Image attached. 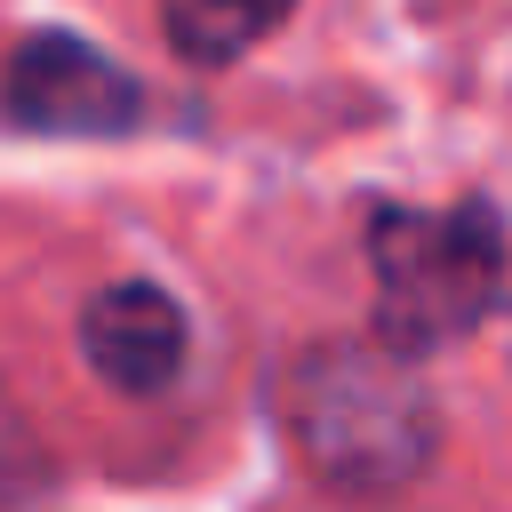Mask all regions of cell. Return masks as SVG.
I'll return each instance as SVG.
<instances>
[{
    "label": "cell",
    "mask_w": 512,
    "mask_h": 512,
    "mask_svg": "<svg viewBox=\"0 0 512 512\" xmlns=\"http://www.w3.org/2000/svg\"><path fill=\"white\" fill-rule=\"evenodd\" d=\"M288 8H296V0H160V32H168V48L192 56V64H232V56H248L264 32H280Z\"/></svg>",
    "instance_id": "cell-5"
},
{
    "label": "cell",
    "mask_w": 512,
    "mask_h": 512,
    "mask_svg": "<svg viewBox=\"0 0 512 512\" xmlns=\"http://www.w3.org/2000/svg\"><path fill=\"white\" fill-rule=\"evenodd\" d=\"M80 352H88V368H96L104 384H120V392H160V384H176V368H184V312H176V296L152 288V280H112V288H96L88 312H80Z\"/></svg>",
    "instance_id": "cell-4"
},
{
    "label": "cell",
    "mask_w": 512,
    "mask_h": 512,
    "mask_svg": "<svg viewBox=\"0 0 512 512\" xmlns=\"http://www.w3.org/2000/svg\"><path fill=\"white\" fill-rule=\"evenodd\" d=\"M0 104L16 128H40V136H120L144 96L104 48H88L72 32H32L8 56Z\"/></svg>",
    "instance_id": "cell-3"
},
{
    "label": "cell",
    "mask_w": 512,
    "mask_h": 512,
    "mask_svg": "<svg viewBox=\"0 0 512 512\" xmlns=\"http://www.w3.org/2000/svg\"><path fill=\"white\" fill-rule=\"evenodd\" d=\"M376 272V344L400 360L472 336L504 296V232L496 208H376L368 216Z\"/></svg>",
    "instance_id": "cell-2"
},
{
    "label": "cell",
    "mask_w": 512,
    "mask_h": 512,
    "mask_svg": "<svg viewBox=\"0 0 512 512\" xmlns=\"http://www.w3.org/2000/svg\"><path fill=\"white\" fill-rule=\"evenodd\" d=\"M280 416H288L296 456L344 496L408 488L440 440V416H432V392L416 384V368L392 344H360V336H328V344L296 352V368L280 384Z\"/></svg>",
    "instance_id": "cell-1"
}]
</instances>
